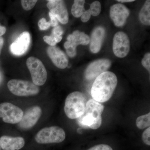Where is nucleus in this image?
<instances>
[{"label": "nucleus", "instance_id": "nucleus-1", "mask_svg": "<svg viewBox=\"0 0 150 150\" xmlns=\"http://www.w3.org/2000/svg\"><path fill=\"white\" fill-rule=\"evenodd\" d=\"M118 83L116 75L110 71H106L95 79L92 86L91 95L93 99L97 102L107 101L112 96Z\"/></svg>", "mask_w": 150, "mask_h": 150}, {"label": "nucleus", "instance_id": "nucleus-2", "mask_svg": "<svg viewBox=\"0 0 150 150\" xmlns=\"http://www.w3.org/2000/svg\"><path fill=\"white\" fill-rule=\"evenodd\" d=\"M104 106L94 100L90 99L86 104L85 111L83 115L78 118V122L84 128L96 130L102 124V115Z\"/></svg>", "mask_w": 150, "mask_h": 150}, {"label": "nucleus", "instance_id": "nucleus-3", "mask_svg": "<svg viewBox=\"0 0 150 150\" xmlns=\"http://www.w3.org/2000/svg\"><path fill=\"white\" fill-rule=\"evenodd\" d=\"M87 102L85 95L82 93L75 91L70 93L65 100V114L70 119L79 118L84 113Z\"/></svg>", "mask_w": 150, "mask_h": 150}, {"label": "nucleus", "instance_id": "nucleus-4", "mask_svg": "<svg viewBox=\"0 0 150 150\" xmlns=\"http://www.w3.org/2000/svg\"><path fill=\"white\" fill-rule=\"evenodd\" d=\"M66 133L59 126L46 127L41 129L35 135V141L39 144L60 143L64 141Z\"/></svg>", "mask_w": 150, "mask_h": 150}, {"label": "nucleus", "instance_id": "nucleus-5", "mask_svg": "<svg viewBox=\"0 0 150 150\" xmlns=\"http://www.w3.org/2000/svg\"><path fill=\"white\" fill-rule=\"evenodd\" d=\"M8 88L12 93L18 96H35L39 93L40 88L29 81L11 79L7 83Z\"/></svg>", "mask_w": 150, "mask_h": 150}, {"label": "nucleus", "instance_id": "nucleus-6", "mask_svg": "<svg viewBox=\"0 0 150 150\" xmlns=\"http://www.w3.org/2000/svg\"><path fill=\"white\" fill-rule=\"evenodd\" d=\"M26 66L31 74L33 83L37 86L43 85L47 80L48 74L41 61L31 56L27 59Z\"/></svg>", "mask_w": 150, "mask_h": 150}, {"label": "nucleus", "instance_id": "nucleus-7", "mask_svg": "<svg viewBox=\"0 0 150 150\" xmlns=\"http://www.w3.org/2000/svg\"><path fill=\"white\" fill-rule=\"evenodd\" d=\"M67 41L64 44L68 56L73 58L77 54L76 47L79 45H87L90 42V38L84 32L76 30L67 38Z\"/></svg>", "mask_w": 150, "mask_h": 150}, {"label": "nucleus", "instance_id": "nucleus-8", "mask_svg": "<svg viewBox=\"0 0 150 150\" xmlns=\"http://www.w3.org/2000/svg\"><path fill=\"white\" fill-rule=\"evenodd\" d=\"M21 108L10 103L0 104V118L6 123L16 124L21 121L23 115Z\"/></svg>", "mask_w": 150, "mask_h": 150}, {"label": "nucleus", "instance_id": "nucleus-9", "mask_svg": "<svg viewBox=\"0 0 150 150\" xmlns=\"http://www.w3.org/2000/svg\"><path fill=\"white\" fill-rule=\"evenodd\" d=\"M130 49V40L127 34L122 31L116 33L112 43V50L115 56L118 58H124L129 54Z\"/></svg>", "mask_w": 150, "mask_h": 150}, {"label": "nucleus", "instance_id": "nucleus-10", "mask_svg": "<svg viewBox=\"0 0 150 150\" xmlns=\"http://www.w3.org/2000/svg\"><path fill=\"white\" fill-rule=\"evenodd\" d=\"M111 65V62L107 59L96 60L88 65L85 71V76L87 79L91 80L96 79L103 73L107 71Z\"/></svg>", "mask_w": 150, "mask_h": 150}, {"label": "nucleus", "instance_id": "nucleus-11", "mask_svg": "<svg viewBox=\"0 0 150 150\" xmlns=\"http://www.w3.org/2000/svg\"><path fill=\"white\" fill-rule=\"evenodd\" d=\"M47 6L50 12L56 17L58 21L63 24L69 22V16L64 1L62 0H49Z\"/></svg>", "mask_w": 150, "mask_h": 150}, {"label": "nucleus", "instance_id": "nucleus-12", "mask_svg": "<svg viewBox=\"0 0 150 150\" xmlns=\"http://www.w3.org/2000/svg\"><path fill=\"white\" fill-rule=\"evenodd\" d=\"M31 38L29 33L24 31L11 44L10 46L11 52L15 56H22L28 50Z\"/></svg>", "mask_w": 150, "mask_h": 150}, {"label": "nucleus", "instance_id": "nucleus-13", "mask_svg": "<svg viewBox=\"0 0 150 150\" xmlns=\"http://www.w3.org/2000/svg\"><path fill=\"white\" fill-rule=\"evenodd\" d=\"M42 114V110L38 106L30 108L23 114L21 121L19 123V126L23 129L32 128L37 123Z\"/></svg>", "mask_w": 150, "mask_h": 150}, {"label": "nucleus", "instance_id": "nucleus-14", "mask_svg": "<svg viewBox=\"0 0 150 150\" xmlns=\"http://www.w3.org/2000/svg\"><path fill=\"white\" fill-rule=\"evenodd\" d=\"M129 14V9L122 4H115L110 7V17L117 27H121L125 24Z\"/></svg>", "mask_w": 150, "mask_h": 150}, {"label": "nucleus", "instance_id": "nucleus-15", "mask_svg": "<svg viewBox=\"0 0 150 150\" xmlns=\"http://www.w3.org/2000/svg\"><path fill=\"white\" fill-rule=\"evenodd\" d=\"M47 53L53 64L57 68L65 69L68 65V58L67 55L56 46H49L47 48Z\"/></svg>", "mask_w": 150, "mask_h": 150}, {"label": "nucleus", "instance_id": "nucleus-16", "mask_svg": "<svg viewBox=\"0 0 150 150\" xmlns=\"http://www.w3.org/2000/svg\"><path fill=\"white\" fill-rule=\"evenodd\" d=\"M24 139L21 137L3 136L0 138V147L3 150H18L24 146Z\"/></svg>", "mask_w": 150, "mask_h": 150}, {"label": "nucleus", "instance_id": "nucleus-17", "mask_svg": "<svg viewBox=\"0 0 150 150\" xmlns=\"http://www.w3.org/2000/svg\"><path fill=\"white\" fill-rule=\"evenodd\" d=\"M105 30L101 26H98L93 30L90 42V49L92 53L96 54L100 50L105 36Z\"/></svg>", "mask_w": 150, "mask_h": 150}, {"label": "nucleus", "instance_id": "nucleus-18", "mask_svg": "<svg viewBox=\"0 0 150 150\" xmlns=\"http://www.w3.org/2000/svg\"><path fill=\"white\" fill-rule=\"evenodd\" d=\"M139 18L140 21L145 25H150V1H146L142 7L139 14Z\"/></svg>", "mask_w": 150, "mask_h": 150}, {"label": "nucleus", "instance_id": "nucleus-19", "mask_svg": "<svg viewBox=\"0 0 150 150\" xmlns=\"http://www.w3.org/2000/svg\"><path fill=\"white\" fill-rule=\"evenodd\" d=\"M85 1L84 0H75L74 1L71 8V13L76 18H79L81 16L85 11L84 4Z\"/></svg>", "mask_w": 150, "mask_h": 150}, {"label": "nucleus", "instance_id": "nucleus-20", "mask_svg": "<svg viewBox=\"0 0 150 150\" xmlns=\"http://www.w3.org/2000/svg\"><path fill=\"white\" fill-rule=\"evenodd\" d=\"M136 125L140 129L150 127V112L138 117L136 120Z\"/></svg>", "mask_w": 150, "mask_h": 150}, {"label": "nucleus", "instance_id": "nucleus-21", "mask_svg": "<svg viewBox=\"0 0 150 150\" xmlns=\"http://www.w3.org/2000/svg\"><path fill=\"white\" fill-rule=\"evenodd\" d=\"M64 33V30L62 27L60 25H57L56 27H54L52 30L51 35L54 37L56 43L60 42L62 39V35Z\"/></svg>", "mask_w": 150, "mask_h": 150}, {"label": "nucleus", "instance_id": "nucleus-22", "mask_svg": "<svg viewBox=\"0 0 150 150\" xmlns=\"http://www.w3.org/2000/svg\"><path fill=\"white\" fill-rule=\"evenodd\" d=\"M91 16H97L99 15L101 12V6L99 1H96L92 3L89 9Z\"/></svg>", "mask_w": 150, "mask_h": 150}, {"label": "nucleus", "instance_id": "nucleus-23", "mask_svg": "<svg viewBox=\"0 0 150 150\" xmlns=\"http://www.w3.org/2000/svg\"><path fill=\"white\" fill-rule=\"evenodd\" d=\"M37 2V0H22V6L25 10L29 11L35 6Z\"/></svg>", "mask_w": 150, "mask_h": 150}, {"label": "nucleus", "instance_id": "nucleus-24", "mask_svg": "<svg viewBox=\"0 0 150 150\" xmlns=\"http://www.w3.org/2000/svg\"><path fill=\"white\" fill-rule=\"evenodd\" d=\"M142 64L145 69L150 71V53H147L145 54L144 58L142 59Z\"/></svg>", "mask_w": 150, "mask_h": 150}, {"label": "nucleus", "instance_id": "nucleus-25", "mask_svg": "<svg viewBox=\"0 0 150 150\" xmlns=\"http://www.w3.org/2000/svg\"><path fill=\"white\" fill-rule=\"evenodd\" d=\"M38 25L40 30H46L48 29L51 26L50 22L46 21L45 18L40 19L38 21Z\"/></svg>", "mask_w": 150, "mask_h": 150}, {"label": "nucleus", "instance_id": "nucleus-26", "mask_svg": "<svg viewBox=\"0 0 150 150\" xmlns=\"http://www.w3.org/2000/svg\"><path fill=\"white\" fill-rule=\"evenodd\" d=\"M150 128H147L144 131L142 134V138L143 142L146 144L150 146Z\"/></svg>", "mask_w": 150, "mask_h": 150}, {"label": "nucleus", "instance_id": "nucleus-27", "mask_svg": "<svg viewBox=\"0 0 150 150\" xmlns=\"http://www.w3.org/2000/svg\"><path fill=\"white\" fill-rule=\"evenodd\" d=\"M88 150H113L112 148L106 144H99L94 146Z\"/></svg>", "mask_w": 150, "mask_h": 150}, {"label": "nucleus", "instance_id": "nucleus-28", "mask_svg": "<svg viewBox=\"0 0 150 150\" xmlns=\"http://www.w3.org/2000/svg\"><path fill=\"white\" fill-rule=\"evenodd\" d=\"M43 40L51 46H56V44H57L54 37L51 35L49 36L45 35L43 37Z\"/></svg>", "mask_w": 150, "mask_h": 150}, {"label": "nucleus", "instance_id": "nucleus-29", "mask_svg": "<svg viewBox=\"0 0 150 150\" xmlns=\"http://www.w3.org/2000/svg\"><path fill=\"white\" fill-rule=\"evenodd\" d=\"M91 16V12L89 9L85 11L81 16V21L83 23L87 22L89 20Z\"/></svg>", "mask_w": 150, "mask_h": 150}, {"label": "nucleus", "instance_id": "nucleus-30", "mask_svg": "<svg viewBox=\"0 0 150 150\" xmlns=\"http://www.w3.org/2000/svg\"><path fill=\"white\" fill-rule=\"evenodd\" d=\"M49 15L50 18V20L49 22H50L51 26L53 27H56L59 25V21H58L56 17L53 15L50 12L49 13Z\"/></svg>", "mask_w": 150, "mask_h": 150}, {"label": "nucleus", "instance_id": "nucleus-31", "mask_svg": "<svg viewBox=\"0 0 150 150\" xmlns=\"http://www.w3.org/2000/svg\"><path fill=\"white\" fill-rule=\"evenodd\" d=\"M6 30V29L5 27L0 25V37L5 33Z\"/></svg>", "mask_w": 150, "mask_h": 150}, {"label": "nucleus", "instance_id": "nucleus-32", "mask_svg": "<svg viewBox=\"0 0 150 150\" xmlns=\"http://www.w3.org/2000/svg\"><path fill=\"white\" fill-rule=\"evenodd\" d=\"M4 39L1 36L0 37V55L1 53L2 49L4 46Z\"/></svg>", "mask_w": 150, "mask_h": 150}, {"label": "nucleus", "instance_id": "nucleus-33", "mask_svg": "<svg viewBox=\"0 0 150 150\" xmlns=\"http://www.w3.org/2000/svg\"><path fill=\"white\" fill-rule=\"evenodd\" d=\"M134 0H118L117 1L121 3L132 2L134 1Z\"/></svg>", "mask_w": 150, "mask_h": 150}, {"label": "nucleus", "instance_id": "nucleus-34", "mask_svg": "<svg viewBox=\"0 0 150 150\" xmlns=\"http://www.w3.org/2000/svg\"><path fill=\"white\" fill-rule=\"evenodd\" d=\"M0 150H1V147H0Z\"/></svg>", "mask_w": 150, "mask_h": 150}]
</instances>
